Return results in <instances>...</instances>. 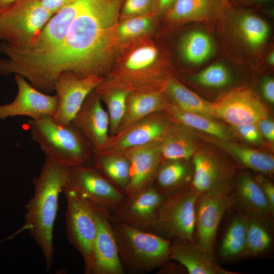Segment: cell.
Listing matches in <instances>:
<instances>
[{
    "mask_svg": "<svg viewBox=\"0 0 274 274\" xmlns=\"http://www.w3.org/2000/svg\"><path fill=\"white\" fill-rule=\"evenodd\" d=\"M229 7L228 0H176L167 17L174 22L206 21L224 14Z\"/></svg>",
    "mask_w": 274,
    "mask_h": 274,
    "instance_id": "7402d4cb",
    "label": "cell"
},
{
    "mask_svg": "<svg viewBox=\"0 0 274 274\" xmlns=\"http://www.w3.org/2000/svg\"><path fill=\"white\" fill-rule=\"evenodd\" d=\"M26 126L33 141L51 161L72 167L90 159L91 145L72 122L65 124L46 116L29 119Z\"/></svg>",
    "mask_w": 274,
    "mask_h": 274,
    "instance_id": "3957f363",
    "label": "cell"
},
{
    "mask_svg": "<svg viewBox=\"0 0 274 274\" xmlns=\"http://www.w3.org/2000/svg\"><path fill=\"white\" fill-rule=\"evenodd\" d=\"M192 158L193 172L190 186L199 196L231 195L235 166L230 159L201 147Z\"/></svg>",
    "mask_w": 274,
    "mask_h": 274,
    "instance_id": "52a82bcc",
    "label": "cell"
},
{
    "mask_svg": "<svg viewBox=\"0 0 274 274\" xmlns=\"http://www.w3.org/2000/svg\"><path fill=\"white\" fill-rule=\"evenodd\" d=\"M124 0H82L65 37L49 55L16 67L34 87L48 93L63 72L98 75L113 49Z\"/></svg>",
    "mask_w": 274,
    "mask_h": 274,
    "instance_id": "6da1fadb",
    "label": "cell"
},
{
    "mask_svg": "<svg viewBox=\"0 0 274 274\" xmlns=\"http://www.w3.org/2000/svg\"><path fill=\"white\" fill-rule=\"evenodd\" d=\"M66 200V235L71 244L80 253L84 272L90 274L97 221L93 204L77 194L63 190Z\"/></svg>",
    "mask_w": 274,
    "mask_h": 274,
    "instance_id": "ba28073f",
    "label": "cell"
},
{
    "mask_svg": "<svg viewBox=\"0 0 274 274\" xmlns=\"http://www.w3.org/2000/svg\"><path fill=\"white\" fill-rule=\"evenodd\" d=\"M158 51L156 48L145 45L132 51L125 61L124 68L129 75L126 78L131 80L133 76L141 75L149 70L156 61Z\"/></svg>",
    "mask_w": 274,
    "mask_h": 274,
    "instance_id": "836d02e7",
    "label": "cell"
},
{
    "mask_svg": "<svg viewBox=\"0 0 274 274\" xmlns=\"http://www.w3.org/2000/svg\"><path fill=\"white\" fill-rule=\"evenodd\" d=\"M200 145L199 138L190 128L174 123L170 125L160 142L162 159L189 160Z\"/></svg>",
    "mask_w": 274,
    "mask_h": 274,
    "instance_id": "44dd1931",
    "label": "cell"
},
{
    "mask_svg": "<svg viewBox=\"0 0 274 274\" xmlns=\"http://www.w3.org/2000/svg\"><path fill=\"white\" fill-rule=\"evenodd\" d=\"M131 91L123 88H118L107 93H99L103 96L108 108L110 119V132L117 133L124 117L127 98Z\"/></svg>",
    "mask_w": 274,
    "mask_h": 274,
    "instance_id": "d6a6232c",
    "label": "cell"
},
{
    "mask_svg": "<svg viewBox=\"0 0 274 274\" xmlns=\"http://www.w3.org/2000/svg\"><path fill=\"white\" fill-rule=\"evenodd\" d=\"M68 168L46 158L39 175L32 179L34 192L25 206L26 228L41 248L48 271L54 255L53 231L58 198L63 191Z\"/></svg>",
    "mask_w": 274,
    "mask_h": 274,
    "instance_id": "7a4b0ae2",
    "label": "cell"
},
{
    "mask_svg": "<svg viewBox=\"0 0 274 274\" xmlns=\"http://www.w3.org/2000/svg\"><path fill=\"white\" fill-rule=\"evenodd\" d=\"M264 195L269 202L271 207L274 210V185L264 175L258 174L254 177Z\"/></svg>",
    "mask_w": 274,
    "mask_h": 274,
    "instance_id": "f35d334b",
    "label": "cell"
},
{
    "mask_svg": "<svg viewBox=\"0 0 274 274\" xmlns=\"http://www.w3.org/2000/svg\"><path fill=\"white\" fill-rule=\"evenodd\" d=\"M160 141L129 149L124 152L130 165V179L124 191L130 198L152 185L162 160Z\"/></svg>",
    "mask_w": 274,
    "mask_h": 274,
    "instance_id": "2e32d148",
    "label": "cell"
},
{
    "mask_svg": "<svg viewBox=\"0 0 274 274\" xmlns=\"http://www.w3.org/2000/svg\"><path fill=\"white\" fill-rule=\"evenodd\" d=\"M262 136L271 143L274 142V122L268 117L261 120L257 124Z\"/></svg>",
    "mask_w": 274,
    "mask_h": 274,
    "instance_id": "ab89813d",
    "label": "cell"
},
{
    "mask_svg": "<svg viewBox=\"0 0 274 274\" xmlns=\"http://www.w3.org/2000/svg\"><path fill=\"white\" fill-rule=\"evenodd\" d=\"M231 193L233 206H236L239 211L271 221L274 210L254 177L249 174L242 172L237 175L236 180H233Z\"/></svg>",
    "mask_w": 274,
    "mask_h": 274,
    "instance_id": "ffe728a7",
    "label": "cell"
},
{
    "mask_svg": "<svg viewBox=\"0 0 274 274\" xmlns=\"http://www.w3.org/2000/svg\"><path fill=\"white\" fill-rule=\"evenodd\" d=\"M17 0H0V10L4 9Z\"/></svg>",
    "mask_w": 274,
    "mask_h": 274,
    "instance_id": "ee69618b",
    "label": "cell"
},
{
    "mask_svg": "<svg viewBox=\"0 0 274 274\" xmlns=\"http://www.w3.org/2000/svg\"><path fill=\"white\" fill-rule=\"evenodd\" d=\"M169 105L162 94L157 90L130 93L117 133L152 114L164 111Z\"/></svg>",
    "mask_w": 274,
    "mask_h": 274,
    "instance_id": "cb8c5ba5",
    "label": "cell"
},
{
    "mask_svg": "<svg viewBox=\"0 0 274 274\" xmlns=\"http://www.w3.org/2000/svg\"><path fill=\"white\" fill-rule=\"evenodd\" d=\"M17 93L13 101L0 105V120L15 116H26L35 119L54 116L58 107L56 95L46 94L29 84L20 75H15Z\"/></svg>",
    "mask_w": 274,
    "mask_h": 274,
    "instance_id": "5bb4252c",
    "label": "cell"
},
{
    "mask_svg": "<svg viewBox=\"0 0 274 274\" xmlns=\"http://www.w3.org/2000/svg\"><path fill=\"white\" fill-rule=\"evenodd\" d=\"M170 124L166 118L152 114L118 133L114 142L111 141L98 154L121 153L127 150L152 142L160 141Z\"/></svg>",
    "mask_w": 274,
    "mask_h": 274,
    "instance_id": "e0dca14e",
    "label": "cell"
},
{
    "mask_svg": "<svg viewBox=\"0 0 274 274\" xmlns=\"http://www.w3.org/2000/svg\"><path fill=\"white\" fill-rule=\"evenodd\" d=\"M209 141L220 147L244 167L251 169L260 174L270 176L274 172L273 156L260 150L212 136Z\"/></svg>",
    "mask_w": 274,
    "mask_h": 274,
    "instance_id": "603a6c76",
    "label": "cell"
},
{
    "mask_svg": "<svg viewBox=\"0 0 274 274\" xmlns=\"http://www.w3.org/2000/svg\"><path fill=\"white\" fill-rule=\"evenodd\" d=\"M192 80L205 87L220 88L229 83L230 77L229 72L223 64L216 63L194 75Z\"/></svg>",
    "mask_w": 274,
    "mask_h": 274,
    "instance_id": "e575fe53",
    "label": "cell"
},
{
    "mask_svg": "<svg viewBox=\"0 0 274 274\" xmlns=\"http://www.w3.org/2000/svg\"><path fill=\"white\" fill-rule=\"evenodd\" d=\"M248 2H263L269 0H244Z\"/></svg>",
    "mask_w": 274,
    "mask_h": 274,
    "instance_id": "bcb514c9",
    "label": "cell"
},
{
    "mask_svg": "<svg viewBox=\"0 0 274 274\" xmlns=\"http://www.w3.org/2000/svg\"><path fill=\"white\" fill-rule=\"evenodd\" d=\"M248 215L244 257H254L266 252L272 245L270 221L254 215Z\"/></svg>",
    "mask_w": 274,
    "mask_h": 274,
    "instance_id": "f1b7e54d",
    "label": "cell"
},
{
    "mask_svg": "<svg viewBox=\"0 0 274 274\" xmlns=\"http://www.w3.org/2000/svg\"><path fill=\"white\" fill-rule=\"evenodd\" d=\"M92 92L72 122L94 147V152H98L109 140L110 119L98 94Z\"/></svg>",
    "mask_w": 274,
    "mask_h": 274,
    "instance_id": "ac0fdd59",
    "label": "cell"
},
{
    "mask_svg": "<svg viewBox=\"0 0 274 274\" xmlns=\"http://www.w3.org/2000/svg\"><path fill=\"white\" fill-rule=\"evenodd\" d=\"M165 92L174 105L189 112L213 119L210 114V104L175 79L166 83Z\"/></svg>",
    "mask_w": 274,
    "mask_h": 274,
    "instance_id": "f546056e",
    "label": "cell"
},
{
    "mask_svg": "<svg viewBox=\"0 0 274 274\" xmlns=\"http://www.w3.org/2000/svg\"><path fill=\"white\" fill-rule=\"evenodd\" d=\"M238 26L245 41L252 48L263 44L268 36L267 24L261 18L252 13H243L239 19Z\"/></svg>",
    "mask_w": 274,
    "mask_h": 274,
    "instance_id": "1f68e13d",
    "label": "cell"
},
{
    "mask_svg": "<svg viewBox=\"0 0 274 274\" xmlns=\"http://www.w3.org/2000/svg\"><path fill=\"white\" fill-rule=\"evenodd\" d=\"M164 111L174 123L221 140L231 141L233 138L232 131L227 127L212 118L182 110L174 105H169Z\"/></svg>",
    "mask_w": 274,
    "mask_h": 274,
    "instance_id": "484cf974",
    "label": "cell"
},
{
    "mask_svg": "<svg viewBox=\"0 0 274 274\" xmlns=\"http://www.w3.org/2000/svg\"><path fill=\"white\" fill-rule=\"evenodd\" d=\"M213 118L221 119L232 126L255 124L269 116L267 106L251 89L235 88L210 104Z\"/></svg>",
    "mask_w": 274,
    "mask_h": 274,
    "instance_id": "30bf717a",
    "label": "cell"
},
{
    "mask_svg": "<svg viewBox=\"0 0 274 274\" xmlns=\"http://www.w3.org/2000/svg\"><path fill=\"white\" fill-rule=\"evenodd\" d=\"M192 163L188 160H168L160 165L154 187L167 196L190 185L193 176Z\"/></svg>",
    "mask_w": 274,
    "mask_h": 274,
    "instance_id": "d4e9b609",
    "label": "cell"
},
{
    "mask_svg": "<svg viewBox=\"0 0 274 274\" xmlns=\"http://www.w3.org/2000/svg\"><path fill=\"white\" fill-rule=\"evenodd\" d=\"M198 196L190 185L166 196L158 210L154 232L170 240L179 238L195 242Z\"/></svg>",
    "mask_w": 274,
    "mask_h": 274,
    "instance_id": "8992f818",
    "label": "cell"
},
{
    "mask_svg": "<svg viewBox=\"0 0 274 274\" xmlns=\"http://www.w3.org/2000/svg\"><path fill=\"white\" fill-rule=\"evenodd\" d=\"M102 81V78L96 75L81 77L71 72L60 74L53 86L58 100L53 117L63 123H71L86 98Z\"/></svg>",
    "mask_w": 274,
    "mask_h": 274,
    "instance_id": "8fae6325",
    "label": "cell"
},
{
    "mask_svg": "<svg viewBox=\"0 0 274 274\" xmlns=\"http://www.w3.org/2000/svg\"><path fill=\"white\" fill-rule=\"evenodd\" d=\"M94 168L124 193L130 179V165L127 158L120 153L97 154Z\"/></svg>",
    "mask_w": 274,
    "mask_h": 274,
    "instance_id": "83f0119b",
    "label": "cell"
},
{
    "mask_svg": "<svg viewBox=\"0 0 274 274\" xmlns=\"http://www.w3.org/2000/svg\"><path fill=\"white\" fill-rule=\"evenodd\" d=\"M268 63L271 65L274 63V54L273 53H271L268 57Z\"/></svg>",
    "mask_w": 274,
    "mask_h": 274,
    "instance_id": "f6af8a7d",
    "label": "cell"
},
{
    "mask_svg": "<svg viewBox=\"0 0 274 274\" xmlns=\"http://www.w3.org/2000/svg\"><path fill=\"white\" fill-rule=\"evenodd\" d=\"M156 0H125L121 10L122 14L128 17L145 14L154 5Z\"/></svg>",
    "mask_w": 274,
    "mask_h": 274,
    "instance_id": "8d00e7d4",
    "label": "cell"
},
{
    "mask_svg": "<svg viewBox=\"0 0 274 274\" xmlns=\"http://www.w3.org/2000/svg\"><path fill=\"white\" fill-rule=\"evenodd\" d=\"M151 23L152 18L149 14L129 17L117 28V35L121 39H132L145 33Z\"/></svg>",
    "mask_w": 274,
    "mask_h": 274,
    "instance_id": "d590c367",
    "label": "cell"
},
{
    "mask_svg": "<svg viewBox=\"0 0 274 274\" xmlns=\"http://www.w3.org/2000/svg\"><path fill=\"white\" fill-rule=\"evenodd\" d=\"M2 53L1 48H0V54Z\"/></svg>",
    "mask_w": 274,
    "mask_h": 274,
    "instance_id": "7dc6e473",
    "label": "cell"
},
{
    "mask_svg": "<svg viewBox=\"0 0 274 274\" xmlns=\"http://www.w3.org/2000/svg\"><path fill=\"white\" fill-rule=\"evenodd\" d=\"M170 259L184 267L189 274H236L219 265L213 252L204 250L195 242L171 240Z\"/></svg>",
    "mask_w": 274,
    "mask_h": 274,
    "instance_id": "d6986e66",
    "label": "cell"
},
{
    "mask_svg": "<svg viewBox=\"0 0 274 274\" xmlns=\"http://www.w3.org/2000/svg\"><path fill=\"white\" fill-rule=\"evenodd\" d=\"M239 211L228 224L220 245L219 255L225 260L244 257L248 215Z\"/></svg>",
    "mask_w": 274,
    "mask_h": 274,
    "instance_id": "4316f807",
    "label": "cell"
},
{
    "mask_svg": "<svg viewBox=\"0 0 274 274\" xmlns=\"http://www.w3.org/2000/svg\"><path fill=\"white\" fill-rule=\"evenodd\" d=\"M181 48L184 58L191 63L197 64L209 57L213 46L209 36L197 30L190 32L184 38Z\"/></svg>",
    "mask_w": 274,
    "mask_h": 274,
    "instance_id": "4dcf8cb0",
    "label": "cell"
},
{
    "mask_svg": "<svg viewBox=\"0 0 274 274\" xmlns=\"http://www.w3.org/2000/svg\"><path fill=\"white\" fill-rule=\"evenodd\" d=\"M166 196L151 185L110 213L112 221L140 230L154 232L158 210Z\"/></svg>",
    "mask_w": 274,
    "mask_h": 274,
    "instance_id": "7c38bea8",
    "label": "cell"
},
{
    "mask_svg": "<svg viewBox=\"0 0 274 274\" xmlns=\"http://www.w3.org/2000/svg\"><path fill=\"white\" fill-rule=\"evenodd\" d=\"M240 136L245 141L255 144L262 143V136L257 124H249L232 126Z\"/></svg>",
    "mask_w": 274,
    "mask_h": 274,
    "instance_id": "74e56055",
    "label": "cell"
},
{
    "mask_svg": "<svg viewBox=\"0 0 274 274\" xmlns=\"http://www.w3.org/2000/svg\"><path fill=\"white\" fill-rule=\"evenodd\" d=\"M176 0H156L155 6L159 11H167Z\"/></svg>",
    "mask_w": 274,
    "mask_h": 274,
    "instance_id": "7bdbcfd3",
    "label": "cell"
},
{
    "mask_svg": "<svg viewBox=\"0 0 274 274\" xmlns=\"http://www.w3.org/2000/svg\"><path fill=\"white\" fill-rule=\"evenodd\" d=\"M93 206L97 221V231L90 274H123L125 271L119 255L110 213L102 207Z\"/></svg>",
    "mask_w": 274,
    "mask_h": 274,
    "instance_id": "4fadbf2b",
    "label": "cell"
},
{
    "mask_svg": "<svg viewBox=\"0 0 274 274\" xmlns=\"http://www.w3.org/2000/svg\"><path fill=\"white\" fill-rule=\"evenodd\" d=\"M43 6L53 15L60 10L67 0H40Z\"/></svg>",
    "mask_w": 274,
    "mask_h": 274,
    "instance_id": "b9f144b4",
    "label": "cell"
},
{
    "mask_svg": "<svg viewBox=\"0 0 274 274\" xmlns=\"http://www.w3.org/2000/svg\"><path fill=\"white\" fill-rule=\"evenodd\" d=\"M63 190L72 191L93 205L112 213L127 199L125 193L94 167H69Z\"/></svg>",
    "mask_w": 274,
    "mask_h": 274,
    "instance_id": "9c48e42d",
    "label": "cell"
},
{
    "mask_svg": "<svg viewBox=\"0 0 274 274\" xmlns=\"http://www.w3.org/2000/svg\"><path fill=\"white\" fill-rule=\"evenodd\" d=\"M111 222L123 267L135 272H149L170 260L171 240L154 232Z\"/></svg>",
    "mask_w": 274,
    "mask_h": 274,
    "instance_id": "277c9868",
    "label": "cell"
},
{
    "mask_svg": "<svg viewBox=\"0 0 274 274\" xmlns=\"http://www.w3.org/2000/svg\"><path fill=\"white\" fill-rule=\"evenodd\" d=\"M53 15L40 0H17L0 10V40L12 48L25 49Z\"/></svg>",
    "mask_w": 274,
    "mask_h": 274,
    "instance_id": "5b68a950",
    "label": "cell"
},
{
    "mask_svg": "<svg viewBox=\"0 0 274 274\" xmlns=\"http://www.w3.org/2000/svg\"><path fill=\"white\" fill-rule=\"evenodd\" d=\"M233 204L231 195H199L196 205L195 242L204 250L214 252L221 221Z\"/></svg>",
    "mask_w": 274,
    "mask_h": 274,
    "instance_id": "9a60e30c",
    "label": "cell"
},
{
    "mask_svg": "<svg viewBox=\"0 0 274 274\" xmlns=\"http://www.w3.org/2000/svg\"><path fill=\"white\" fill-rule=\"evenodd\" d=\"M261 90L265 99L270 104H273L274 80L272 78H266L263 81Z\"/></svg>",
    "mask_w": 274,
    "mask_h": 274,
    "instance_id": "60d3db41",
    "label": "cell"
}]
</instances>
